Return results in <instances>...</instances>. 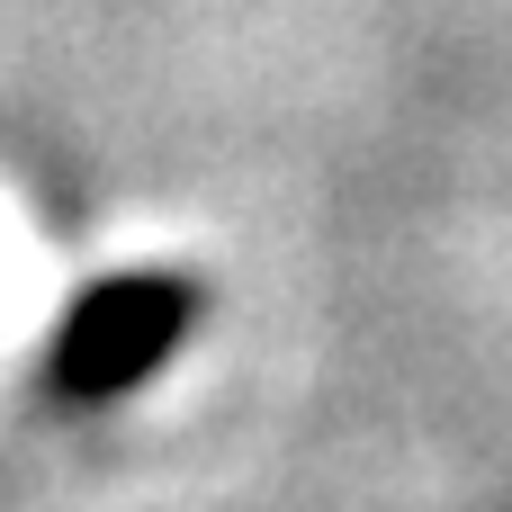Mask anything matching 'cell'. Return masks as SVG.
Here are the masks:
<instances>
[{
  "mask_svg": "<svg viewBox=\"0 0 512 512\" xmlns=\"http://www.w3.org/2000/svg\"><path fill=\"white\" fill-rule=\"evenodd\" d=\"M189 315H198V297H189V279H162V270H135V279H108V288H90L72 315H63V333H54V396H117V387H135L180 333H189Z\"/></svg>",
  "mask_w": 512,
  "mask_h": 512,
  "instance_id": "obj_1",
  "label": "cell"
},
{
  "mask_svg": "<svg viewBox=\"0 0 512 512\" xmlns=\"http://www.w3.org/2000/svg\"><path fill=\"white\" fill-rule=\"evenodd\" d=\"M45 288H54V252L27 234L18 207H0V342L45 315Z\"/></svg>",
  "mask_w": 512,
  "mask_h": 512,
  "instance_id": "obj_2",
  "label": "cell"
}]
</instances>
